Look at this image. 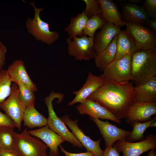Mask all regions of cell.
Listing matches in <instances>:
<instances>
[{"instance_id": "30", "label": "cell", "mask_w": 156, "mask_h": 156, "mask_svg": "<svg viewBox=\"0 0 156 156\" xmlns=\"http://www.w3.org/2000/svg\"><path fill=\"white\" fill-rule=\"evenodd\" d=\"M12 81L8 77L7 70L0 72V104L9 96L11 93Z\"/></svg>"}, {"instance_id": "18", "label": "cell", "mask_w": 156, "mask_h": 156, "mask_svg": "<svg viewBox=\"0 0 156 156\" xmlns=\"http://www.w3.org/2000/svg\"><path fill=\"white\" fill-rule=\"evenodd\" d=\"M9 78L12 82L23 83L34 92L37 91V86L30 78L26 70L24 63L21 60L14 62L7 70Z\"/></svg>"}, {"instance_id": "16", "label": "cell", "mask_w": 156, "mask_h": 156, "mask_svg": "<svg viewBox=\"0 0 156 156\" xmlns=\"http://www.w3.org/2000/svg\"><path fill=\"white\" fill-rule=\"evenodd\" d=\"M105 80L103 77L100 76L94 75L90 71H89L86 81L82 88L78 91L73 92V94L75 95V97L68 103V106H71L77 103L83 102L92 94L103 85Z\"/></svg>"}, {"instance_id": "24", "label": "cell", "mask_w": 156, "mask_h": 156, "mask_svg": "<svg viewBox=\"0 0 156 156\" xmlns=\"http://www.w3.org/2000/svg\"><path fill=\"white\" fill-rule=\"evenodd\" d=\"M89 18L86 14L84 10L79 13L74 17L70 18L69 25L64 29L68 35V38H74L83 36V32Z\"/></svg>"}, {"instance_id": "26", "label": "cell", "mask_w": 156, "mask_h": 156, "mask_svg": "<svg viewBox=\"0 0 156 156\" xmlns=\"http://www.w3.org/2000/svg\"><path fill=\"white\" fill-rule=\"evenodd\" d=\"M15 133L13 128L0 127V146L1 150L14 151Z\"/></svg>"}, {"instance_id": "15", "label": "cell", "mask_w": 156, "mask_h": 156, "mask_svg": "<svg viewBox=\"0 0 156 156\" xmlns=\"http://www.w3.org/2000/svg\"><path fill=\"white\" fill-rule=\"evenodd\" d=\"M31 135L41 140L49 149V156H59L58 146L65 141L48 125L40 128L28 131Z\"/></svg>"}, {"instance_id": "13", "label": "cell", "mask_w": 156, "mask_h": 156, "mask_svg": "<svg viewBox=\"0 0 156 156\" xmlns=\"http://www.w3.org/2000/svg\"><path fill=\"white\" fill-rule=\"evenodd\" d=\"M96 124L104 140L106 148L112 146L119 140H125L130 131L120 128L109 123L90 117Z\"/></svg>"}, {"instance_id": "31", "label": "cell", "mask_w": 156, "mask_h": 156, "mask_svg": "<svg viewBox=\"0 0 156 156\" xmlns=\"http://www.w3.org/2000/svg\"><path fill=\"white\" fill-rule=\"evenodd\" d=\"M86 4L85 13L89 18L94 15L101 14V10L98 0H83Z\"/></svg>"}, {"instance_id": "34", "label": "cell", "mask_w": 156, "mask_h": 156, "mask_svg": "<svg viewBox=\"0 0 156 156\" xmlns=\"http://www.w3.org/2000/svg\"><path fill=\"white\" fill-rule=\"evenodd\" d=\"M59 146L60 148V151L65 154L64 156H96L93 153L87 151L79 153H71L66 151L61 144Z\"/></svg>"}, {"instance_id": "19", "label": "cell", "mask_w": 156, "mask_h": 156, "mask_svg": "<svg viewBox=\"0 0 156 156\" xmlns=\"http://www.w3.org/2000/svg\"><path fill=\"white\" fill-rule=\"evenodd\" d=\"M121 18L123 21L143 25L149 19L142 7L138 5L126 3L121 6Z\"/></svg>"}, {"instance_id": "5", "label": "cell", "mask_w": 156, "mask_h": 156, "mask_svg": "<svg viewBox=\"0 0 156 156\" xmlns=\"http://www.w3.org/2000/svg\"><path fill=\"white\" fill-rule=\"evenodd\" d=\"M30 4L34 9L35 14L33 19L29 18L26 22L28 32L37 40L48 45L51 44L59 39V34L56 31H51L49 24L40 18V14L44 8H36L34 1Z\"/></svg>"}, {"instance_id": "25", "label": "cell", "mask_w": 156, "mask_h": 156, "mask_svg": "<svg viewBox=\"0 0 156 156\" xmlns=\"http://www.w3.org/2000/svg\"><path fill=\"white\" fill-rule=\"evenodd\" d=\"M23 120L24 125L30 129L47 125V119L40 114L34 107L26 108Z\"/></svg>"}, {"instance_id": "1", "label": "cell", "mask_w": 156, "mask_h": 156, "mask_svg": "<svg viewBox=\"0 0 156 156\" xmlns=\"http://www.w3.org/2000/svg\"><path fill=\"white\" fill-rule=\"evenodd\" d=\"M87 99L98 103L119 119L125 118L135 101L134 86L130 81L120 83L105 79Z\"/></svg>"}, {"instance_id": "6", "label": "cell", "mask_w": 156, "mask_h": 156, "mask_svg": "<svg viewBox=\"0 0 156 156\" xmlns=\"http://www.w3.org/2000/svg\"><path fill=\"white\" fill-rule=\"evenodd\" d=\"M132 55H128L120 59H115L100 76L106 80L115 82L124 83L130 82L132 78Z\"/></svg>"}, {"instance_id": "37", "label": "cell", "mask_w": 156, "mask_h": 156, "mask_svg": "<svg viewBox=\"0 0 156 156\" xmlns=\"http://www.w3.org/2000/svg\"><path fill=\"white\" fill-rule=\"evenodd\" d=\"M145 24L148 27V28L154 32H156V19H149Z\"/></svg>"}, {"instance_id": "11", "label": "cell", "mask_w": 156, "mask_h": 156, "mask_svg": "<svg viewBox=\"0 0 156 156\" xmlns=\"http://www.w3.org/2000/svg\"><path fill=\"white\" fill-rule=\"evenodd\" d=\"M60 118L71 130L77 140L86 148L87 151L93 153L96 156H103L104 151L100 146L101 140L94 141L89 136L86 135L83 131L79 127L77 120H73L69 118L68 115H64Z\"/></svg>"}, {"instance_id": "39", "label": "cell", "mask_w": 156, "mask_h": 156, "mask_svg": "<svg viewBox=\"0 0 156 156\" xmlns=\"http://www.w3.org/2000/svg\"><path fill=\"white\" fill-rule=\"evenodd\" d=\"M129 3L138 5L140 4L143 2L142 0H129Z\"/></svg>"}, {"instance_id": "21", "label": "cell", "mask_w": 156, "mask_h": 156, "mask_svg": "<svg viewBox=\"0 0 156 156\" xmlns=\"http://www.w3.org/2000/svg\"><path fill=\"white\" fill-rule=\"evenodd\" d=\"M101 10V15L106 23H111L115 25L123 27L126 22L122 19L121 14L117 5L110 0H98Z\"/></svg>"}, {"instance_id": "14", "label": "cell", "mask_w": 156, "mask_h": 156, "mask_svg": "<svg viewBox=\"0 0 156 156\" xmlns=\"http://www.w3.org/2000/svg\"><path fill=\"white\" fill-rule=\"evenodd\" d=\"M156 114V103H140L135 101L125 118L127 123L132 125L137 122H144L151 120Z\"/></svg>"}, {"instance_id": "42", "label": "cell", "mask_w": 156, "mask_h": 156, "mask_svg": "<svg viewBox=\"0 0 156 156\" xmlns=\"http://www.w3.org/2000/svg\"><path fill=\"white\" fill-rule=\"evenodd\" d=\"M1 147H0V151H1Z\"/></svg>"}, {"instance_id": "28", "label": "cell", "mask_w": 156, "mask_h": 156, "mask_svg": "<svg viewBox=\"0 0 156 156\" xmlns=\"http://www.w3.org/2000/svg\"><path fill=\"white\" fill-rule=\"evenodd\" d=\"M105 23L101 14L92 16L88 19L86 23L83 36L94 38L96 30L101 29Z\"/></svg>"}, {"instance_id": "36", "label": "cell", "mask_w": 156, "mask_h": 156, "mask_svg": "<svg viewBox=\"0 0 156 156\" xmlns=\"http://www.w3.org/2000/svg\"><path fill=\"white\" fill-rule=\"evenodd\" d=\"M103 151V156H120L119 153L113 146L106 148Z\"/></svg>"}, {"instance_id": "2", "label": "cell", "mask_w": 156, "mask_h": 156, "mask_svg": "<svg viewBox=\"0 0 156 156\" xmlns=\"http://www.w3.org/2000/svg\"><path fill=\"white\" fill-rule=\"evenodd\" d=\"M131 80L142 84L156 75V48L138 50L131 56Z\"/></svg>"}, {"instance_id": "7", "label": "cell", "mask_w": 156, "mask_h": 156, "mask_svg": "<svg viewBox=\"0 0 156 156\" xmlns=\"http://www.w3.org/2000/svg\"><path fill=\"white\" fill-rule=\"evenodd\" d=\"M125 31L133 39L137 51L156 48V35L143 25L126 22Z\"/></svg>"}, {"instance_id": "27", "label": "cell", "mask_w": 156, "mask_h": 156, "mask_svg": "<svg viewBox=\"0 0 156 156\" xmlns=\"http://www.w3.org/2000/svg\"><path fill=\"white\" fill-rule=\"evenodd\" d=\"M156 121V118L144 122H137L132 126L133 129L125 139L127 141L131 142L135 140L142 141L144 140V133L150 125Z\"/></svg>"}, {"instance_id": "4", "label": "cell", "mask_w": 156, "mask_h": 156, "mask_svg": "<svg viewBox=\"0 0 156 156\" xmlns=\"http://www.w3.org/2000/svg\"><path fill=\"white\" fill-rule=\"evenodd\" d=\"M14 151L19 156H48V146L40 139L31 136L25 127L21 133H15Z\"/></svg>"}, {"instance_id": "12", "label": "cell", "mask_w": 156, "mask_h": 156, "mask_svg": "<svg viewBox=\"0 0 156 156\" xmlns=\"http://www.w3.org/2000/svg\"><path fill=\"white\" fill-rule=\"evenodd\" d=\"M81 115L87 114L91 118L112 120L118 124L121 122L114 114L98 103L87 99L76 107Z\"/></svg>"}, {"instance_id": "9", "label": "cell", "mask_w": 156, "mask_h": 156, "mask_svg": "<svg viewBox=\"0 0 156 156\" xmlns=\"http://www.w3.org/2000/svg\"><path fill=\"white\" fill-rule=\"evenodd\" d=\"M0 109L12 119L20 131L25 107L20 98L16 83L12 85L11 94L7 99L0 104Z\"/></svg>"}, {"instance_id": "17", "label": "cell", "mask_w": 156, "mask_h": 156, "mask_svg": "<svg viewBox=\"0 0 156 156\" xmlns=\"http://www.w3.org/2000/svg\"><path fill=\"white\" fill-rule=\"evenodd\" d=\"M120 31V27L113 23H105L101 31L97 33L94 37V46L96 55L106 49Z\"/></svg>"}, {"instance_id": "3", "label": "cell", "mask_w": 156, "mask_h": 156, "mask_svg": "<svg viewBox=\"0 0 156 156\" xmlns=\"http://www.w3.org/2000/svg\"><path fill=\"white\" fill-rule=\"evenodd\" d=\"M64 95L60 92H52L49 95L44 99L45 103L47 107L49 116L47 118V124L49 127L60 135L65 141L71 144L73 146L80 148L83 146L79 142L73 133L67 128L65 123L59 118L54 111L53 101L57 99V103L62 102Z\"/></svg>"}, {"instance_id": "38", "label": "cell", "mask_w": 156, "mask_h": 156, "mask_svg": "<svg viewBox=\"0 0 156 156\" xmlns=\"http://www.w3.org/2000/svg\"><path fill=\"white\" fill-rule=\"evenodd\" d=\"M0 156H19L14 151H10L1 150Z\"/></svg>"}, {"instance_id": "23", "label": "cell", "mask_w": 156, "mask_h": 156, "mask_svg": "<svg viewBox=\"0 0 156 156\" xmlns=\"http://www.w3.org/2000/svg\"><path fill=\"white\" fill-rule=\"evenodd\" d=\"M116 48L115 59H120L128 55H132L137 51L133 39L123 30H121L118 34Z\"/></svg>"}, {"instance_id": "22", "label": "cell", "mask_w": 156, "mask_h": 156, "mask_svg": "<svg viewBox=\"0 0 156 156\" xmlns=\"http://www.w3.org/2000/svg\"><path fill=\"white\" fill-rule=\"evenodd\" d=\"M118 35L113 38L109 46L96 56L94 59L96 66L103 71L115 59Z\"/></svg>"}, {"instance_id": "10", "label": "cell", "mask_w": 156, "mask_h": 156, "mask_svg": "<svg viewBox=\"0 0 156 156\" xmlns=\"http://www.w3.org/2000/svg\"><path fill=\"white\" fill-rule=\"evenodd\" d=\"M146 138V139L136 142H129L125 140H119L113 146L118 153L122 152L123 156H140L149 150L156 148L155 135L150 134Z\"/></svg>"}, {"instance_id": "33", "label": "cell", "mask_w": 156, "mask_h": 156, "mask_svg": "<svg viewBox=\"0 0 156 156\" xmlns=\"http://www.w3.org/2000/svg\"><path fill=\"white\" fill-rule=\"evenodd\" d=\"M8 127L13 128L16 127L12 119L0 110V127Z\"/></svg>"}, {"instance_id": "29", "label": "cell", "mask_w": 156, "mask_h": 156, "mask_svg": "<svg viewBox=\"0 0 156 156\" xmlns=\"http://www.w3.org/2000/svg\"><path fill=\"white\" fill-rule=\"evenodd\" d=\"M19 95L25 108L34 107L36 97L34 92L29 88L22 83H18Z\"/></svg>"}, {"instance_id": "35", "label": "cell", "mask_w": 156, "mask_h": 156, "mask_svg": "<svg viewBox=\"0 0 156 156\" xmlns=\"http://www.w3.org/2000/svg\"><path fill=\"white\" fill-rule=\"evenodd\" d=\"M7 52L6 47L0 40V72L3 69L5 63V55Z\"/></svg>"}, {"instance_id": "20", "label": "cell", "mask_w": 156, "mask_h": 156, "mask_svg": "<svg viewBox=\"0 0 156 156\" xmlns=\"http://www.w3.org/2000/svg\"><path fill=\"white\" fill-rule=\"evenodd\" d=\"M135 101L140 103H156V76L134 87Z\"/></svg>"}, {"instance_id": "32", "label": "cell", "mask_w": 156, "mask_h": 156, "mask_svg": "<svg viewBox=\"0 0 156 156\" xmlns=\"http://www.w3.org/2000/svg\"><path fill=\"white\" fill-rule=\"evenodd\" d=\"M142 7L147 13L149 18H156V0H145Z\"/></svg>"}, {"instance_id": "40", "label": "cell", "mask_w": 156, "mask_h": 156, "mask_svg": "<svg viewBox=\"0 0 156 156\" xmlns=\"http://www.w3.org/2000/svg\"><path fill=\"white\" fill-rule=\"evenodd\" d=\"M148 156H156V153L154 150H150L148 153Z\"/></svg>"}, {"instance_id": "8", "label": "cell", "mask_w": 156, "mask_h": 156, "mask_svg": "<svg viewBox=\"0 0 156 156\" xmlns=\"http://www.w3.org/2000/svg\"><path fill=\"white\" fill-rule=\"evenodd\" d=\"M68 52L76 60H89L94 59L96 54L94 46V38L87 36L76 37L66 39Z\"/></svg>"}, {"instance_id": "41", "label": "cell", "mask_w": 156, "mask_h": 156, "mask_svg": "<svg viewBox=\"0 0 156 156\" xmlns=\"http://www.w3.org/2000/svg\"><path fill=\"white\" fill-rule=\"evenodd\" d=\"M156 127V122L154 121L150 125L149 127Z\"/></svg>"}]
</instances>
